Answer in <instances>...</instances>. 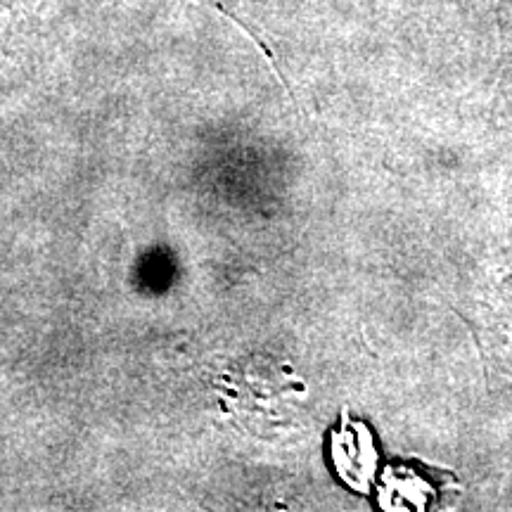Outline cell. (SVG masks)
Wrapping results in <instances>:
<instances>
[{
    "label": "cell",
    "instance_id": "6da1fadb",
    "mask_svg": "<svg viewBox=\"0 0 512 512\" xmlns=\"http://www.w3.org/2000/svg\"><path fill=\"white\" fill-rule=\"evenodd\" d=\"M332 460L344 482L356 491H368L375 475L377 453L366 425L344 418V427L332 437Z\"/></svg>",
    "mask_w": 512,
    "mask_h": 512
}]
</instances>
